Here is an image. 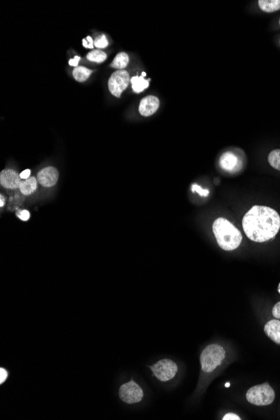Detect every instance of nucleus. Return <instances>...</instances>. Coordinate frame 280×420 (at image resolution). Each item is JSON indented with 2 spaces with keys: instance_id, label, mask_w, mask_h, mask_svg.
<instances>
[{
  "instance_id": "bb28decb",
  "label": "nucleus",
  "mask_w": 280,
  "mask_h": 420,
  "mask_svg": "<svg viewBox=\"0 0 280 420\" xmlns=\"http://www.w3.org/2000/svg\"><path fill=\"white\" fill-rule=\"evenodd\" d=\"M80 60H81V57H80V56H75V58H74V59H71L69 61V65L72 66H77V65H78V63H79Z\"/></svg>"
},
{
  "instance_id": "2f4dec72",
  "label": "nucleus",
  "mask_w": 280,
  "mask_h": 420,
  "mask_svg": "<svg viewBox=\"0 0 280 420\" xmlns=\"http://www.w3.org/2000/svg\"></svg>"
},
{
  "instance_id": "1a4fd4ad",
  "label": "nucleus",
  "mask_w": 280,
  "mask_h": 420,
  "mask_svg": "<svg viewBox=\"0 0 280 420\" xmlns=\"http://www.w3.org/2000/svg\"><path fill=\"white\" fill-rule=\"evenodd\" d=\"M21 181L22 180L19 174L13 170H4L0 174L1 185L9 190L19 188Z\"/></svg>"
},
{
  "instance_id": "0eeeda50",
  "label": "nucleus",
  "mask_w": 280,
  "mask_h": 420,
  "mask_svg": "<svg viewBox=\"0 0 280 420\" xmlns=\"http://www.w3.org/2000/svg\"><path fill=\"white\" fill-rule=\"evenodd\" d=\"M129 74L124 70H118L112 73L108 81V88L114 97H119L127 88L130 83Z\"/></svg>"
},
{
  "instance_id": "9d476101",
  "label": "nucleus",
  "mask_w": 280,
  "mask_h": 420,
  "mask_svg": "<svg viewBox=\"0 0 280 420\" xmlns=\"http://www.w3.org/2000/svg\"><path fill=\"white\" fill-rule=\"evenodd\" d=\"M159 108V98L154 96H148L140 101L139 107V113L144 117H149L156 112Z\"/></svg>"
},
{
  "instance_id": "b1692460",
  "label": "nucleus",
  "mask_w": 280,
  "mask_h": 420,
  "mask_svg": "<svg viewBox=\"0 0 280 420\" xmlns=\"http://www.w3.org/2000/svg\"><path fill=\"white\" fill-rule=\"evenodd\" d=\"M8 372L3 368H0V384H3L8 378Z\"/></svg>"
},
{
  "instance_id": "4468645a",
  "label": "nucleus",
  "mask_w": 280,
  "mask_h": 420,
  "mask_svg": "<svg viewBox=\"0 0 280 420\" xmlns=\"http://www.w3.org/2000/svg\"><path fill=\"white\" fill-rule=\"evenodd\" d=\"M37 189V180L35 177H30L22 180L20 185V191L24 196H29L34 193Z\"/></svg>"
},
{
  "instance_id": "20e7f679",
  "label": "nucleus",
  "mask_w": 280,
  "mask_h": 420,
  "mask_svg": "<svg viewBox=\"0 0 280 420\" xmlns=\"http://www.w3.org/2000/svg\"><path fill=\"white\" fill-rule=\"evenodd\" d=\"M246 398L248 402L254 405L266 406L274 402L275 394L271 386L265 382L251 388L247 392Z\"/></svg>"
},
{
  "instance_id": "f3484780",
  "label": "nucleus",
  "mask_w": 280,
  "mask_h": 420,
  "mask_svg": "<svg viewBox=\"0 0 280 420\" xmlns=\"http://www.w3.org/2000/svg\"><path fill=\"white\" fill-rule=\"evenodd\" d=\"M129 62V58L128 54L125 53V52H121V53L118 54L114 60L112 61V66L113 68H116V69H118V70H122V69L127 66Z\"/></svg>"
},
{
  "instance_id": "39448f33",
  "label": "nucleus",
  "mask_w": 280,
  "mask_h": 420,
  "mask_svg": "<svg viewBox=\"0 0 280 420\" xmlns=\"http://www.w3.org/2000/svg\"><path fill=\"white\" fill-rule=\"evenodd\" d=\"M153 375L161 382H167L174 377L178 372V367L170 359H163L150 367Z\"/></svg>"
},
{
  "instance_id": "412c9836",
  "label": "nucleus",
  "mask_w": 280,
  "mask_h": 420,
  "mask_svg": "<svg viewBox=\"0 0 280 420\" xmlns=\"http://www.w3.org/2000/svg\"><path fill=\"white\" fill-rule=\"evenodd\" d=\"M192 191L193 192H197V193H199L202 197H207V195L209 194V191H207V190L201 189V186H199L197 185H192Z\"/></svg>"
},
{
  "instance_id": "f8f14e48",
  "label": "nucleus",
  "mask_w": 280,
  "mask_h": 420,
  "mask_svg": "<svg viewBox=\"0 0 280 420\" xmlns=\"http://www.w3.org/2000/svg\"><path fill=\"white\" fill-rule=\"evenodd\" d=\"M220 165L225 171H233L237 165V158L231 152H227L221 155Z\"/></svg>"
},
{
  "instance_id": "f03ea898",
  "label": "nucleus",
  "mask_w": 280,
  "mask_h": 420,
  "mask_svg": "<svg viewBox=\"0 0 280 420\" xmlns=\"http://www.w3.org/2000/svg\"><path fill=\"white\" fill-rule=\"evenodd\" d=\"M213 233L220 247L226 251L237 248L242 242V234L236 226L225 218L215 219L213 225Z\"/></svg>"
},
{
  "instance_id": "2eb2a0df",
  "label": "nucleus",
  "mask_w": 280,
  "mask_h": 420,
  "mask_svg": "<svg viewBox=\"0 0 280 420\" xmlns=\"http://www.w3.org/2000/svg\"><path fill=\"white\" fill-rule=\"evenodd\" d=\"M258 6L263 12H275L280 9V0H259Z\"/></svg>"
},
{
  "instance_id": "423d86ee",
  "label": "nucleus",
  "mask_w": 280,
  "mask_h": 420,
  "mask_svg": "<svg viewBox=\"0 0 280 420\" xmlns=\"http://www.w3.org/2000/svg\"><path fill=\"white\" fill-rule=\"evenodd\" d=\"M143 397L144 393L142 388L133 380L122 385L119 388V398L123 402H126L128 404L140 402Z\"/></svg>"
},
{
  "instance_id": "7c9ffc66",
  "label": "nucleus",
  "mask_w": 280,
  "mask_h": 420,
  "mask_svg": "<svg viewBox=\"0 0 280 420\" xmlns=\"http://www.w3.org/2000/svg\"><path fill=\"white\" fill-rule=\"evenodd\" d=\"M279 292H280V285H279Z\"/></svg>"
},
{
  "instance_id": "6e6552de",
  "label": "nucleus",
  "mask_w": 280,
  "mask_h": 420,
  "mask_svg": "<svg viewBox=\"0 0 280 420\" xmlns=\"http://www.w3.org/2000/svg\"><path fill=\"white\" fill-rule=\"evenodd\" d=\"M59 178V173L56 168L46 167L38 173L37 179L41 185L44 187H51L56 185Z\"/></svg>"
},
{
  "instance_id": "5701e85b",
  "label": "nucleus",
  "mask_w": 280,
  "mask_h": 420,
  "mask_svg": "<svg viewBox=\"0 0 280 420\" xmlns=\"http://www.w3.org/2000/svg\"><path fill=\"white\" fill-rule=\"evenodd\" d=\"M93 43H94V41L92 40L91 36H87L86 39H83V44L84 47L93 49V46H94Z\"/></svg>"
},
{
  "instance_id": "4be33fe9",
  "label": "nucleus",
  "mask_w": 280,
  "mask_h": 420,
  "mask_svg": "<svg viewBox=\"0 0 280 420\" xmlns=\"http://www.w3.org/2000/svg\"><path fill=\"white\" fill-rule=\"evenodd\" d=\"M17 217H18L22 221H28L30 219V212H28L27 210H22V211H19L17 212Z\"/></svg>"
},
{
  "instance_id": "ddd939ff",
  "label": "nucleus",
  "mask_w": 280,
  "mask_h": 420,
  "mask_svg": "<svg viewBox=\"0 0 280 420\" xmlns=\"http://www.w3.org/2000/svg\"><path fill=\"white\" fill-rule=\"evenodd\" d=\"M145 75H146V73L143 72L142 76H140V77L135 76V77H132L131 80H130V83L132 84V88H133V91L136 92V93L142 92V91H145V89L149 88L151 80H145V77H145Z\"/></svg>"
},
{
  "instance_id": "7ed1b4c3",
  "label": "nucleus",
  "mask_w": 280,
  "mask_h": 420,
  "mask_svg": "<svg viewBox=\"0 0 280 420\" xmlns=\"http://www.w3.org/2000/svg\"><path fill=\"white\" fill-rule=\"evenodd\" d=\"M225 355V350L220 345H209L201 353V369L206 373H211L215 370L224 360Z\"/></svg>"
},
{
  "instance_id": "aec40b11",
  "label": "nucleus",
  "mask_w": 280,
  "mask_h": 420,
  "mask_svg": "<svg viewBox=\"0 0 280 420\" xmlns=\"http://www.w3.org/2000/svg\"><path fill=\"white\" fill-rule=\"evenodd\" d=\"M108 42L105 35H102L101 36H98L94 41V45L98 49H103L108 46Z\"/></svg>"
},
{
  "instance_id": "9b49d317",
  "label": "nucleus",
  "mask_w": 280,
  "mask_h": 420,
  "mask_svg": "<svg viewBox=\"0 0 280 420\" xmlns=\"http://www.w3.org/2000/svg\"><path fill=\"white\" fill-rule=\"evenodd\" d=\"M264 332L272 341L280 344V320H269L264 326Z\"/></svg>"
},
{
  "instance_id": "a878e982",
  "label": "nucleus",
  "mask_w": 280,
  "mask_h": 420,
  "mask_svg": "<svg viewBox=\"0 0 280 420\" xmlns=\"http://www.w3.org/2000/svg\"><path fill=\"white\" fill-rule=\"evenodd\" d=\"M223 420H240V417L237 416V414H233V413H230V414H227L225 415L223 419Z\"/></svg>"
},
{
  "instance_id": "393cba45",
  "label": "nucleus",
  "mask_w": 280,
  "mask_h": 420,
  "mask_svg": "<svg viewBox=\"0 0 280 420\" xmlns=\"http://www.w3.org/2000/svg\"><path fill=\"white\" fill-rule=\"evenodd\" d=\"M273 314L275 318L280 319V302L277 303L273 309Z\"/></svg>"
},
{
  "instance_id": "c85d7f7f",
  "label": "nucleus",
  "mask_w": 280,
  "mask_h": 420,
  "mask_svg": "<svg viewBox=\"0 0 280 420\" xmlns=\"http://www.w3.org/2000/svg\"><path fill=\"white\" fill-rule=\"evenodd\" d=\"M4 204H5V197H3V196H1L0 197V206L1 207H3L4 206Z\"/></svg>"
},
{
  "instance_id": "cd10ccee",
  "label": "nucleus",
  "mask_w": 280,
  "mask_h": 420,
  "mask_svg": "<svg viewBox=\"0 0 280 420\" xmlns=\"http://www.w3.org/2000/svg\"><path fill=\"white\" fill-rule=\"evenodd\" d=\"M30 170H25V171H23V172H21V175H20V177H21V179H26L28 178H30Z\"/></svg>"
},
{
  "instance_id": "f257e3e1",
  "label": "nucleus",
  "mask_w": 280,
  "mask_h": 420,
  "mask_svg": "<svg viewBox=\"0 0 280 420\" xmlns=\"http://www.w3.org/2000/svg\"><path fill=\"white\" fill-rule=\"evenodd\" d=\"M242 227L250 240L264 243L274 238L280 231V215L268 206H254L245 214Z\"/></svg>"
},
{
  "instance_id": "6ab92c4d",
  "label": "nucleus",
  "mask_w": 280,
  "mask_h": 420,
  "mask_svg": "<svg viewBox=\"0 0 280 420\" xmlns=\"http://www.w3.org/2000/svg\"><path fill=\"white\" fill-rule=\"evenodd\" d=\"M86 58L91 62L102 63L107 59V55L106 53H104V51L100 50H91V52L87 54Z\"/></svg>"
},
{
  "instance_id": "dca6fc26",
  "label": "nucleus",
  "mask_w": 280,
  "mask_h": 420,
  "mask_svg": "<svg viewBox=\"0 0 280 420\" xmlns=\"http://www.w3.org/2000/svg\"><path fill=\"white\" fill-rule=\"evenodd\" d=\"M92 71L88 68L83 67V66H77L73 70V77L79 83L85 82L86 80L88 79Z\"/></svg>"
},
{
  "instance_id": "a211bd4d",
  "label": "nucleus",
  "mask_w": 280,
  "mask_h": 420,
  "mask_svg": "<svg viewBox=\"0 0 280 420\" xmlns=\"http://www.w3.org/2000/svg\"><path fill=\"white\" fill-rule=\"evenodd\" d=\"M268 160L272 167L280 171V150H272L268 155Z\"/></svg>"
},
{
  "instance_id": "c756f323",
  "label": "nucleus",
  "mask_w": 280,
  "mask_h": 420,
  "mask_svg": "<svg viewBox=\"0 0 280 420\" xmlns=\"http://www.w3.org/2000/svg\"><path fill=\"white\" fill-rule=\"evenodd\" d=\"M225 386H226V388H229V387H230V383H229V382H227V383H226Z\"/></svg>"
}]
</instances>
